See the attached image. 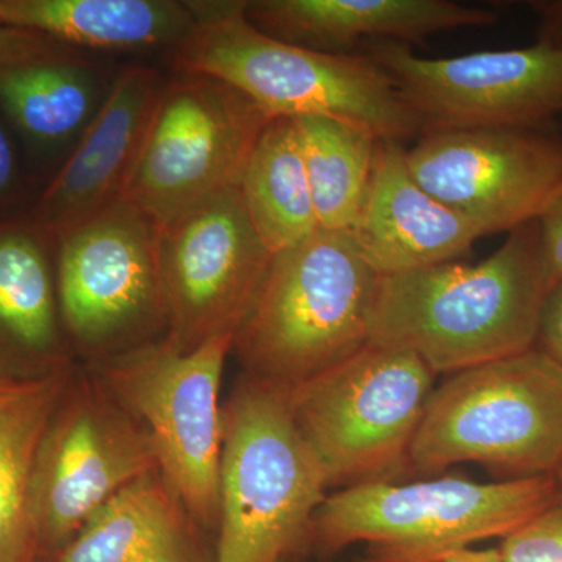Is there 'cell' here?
<instances>
[{
	"label": "cell",
	"mask_w": 562,
	"mask_h": 562,
	"mask_svg": "<svg viewBox=\"0 0 562 562\" xmlns=\"http://www.w3.org/2000/svg\"><path fill=\"white\" fill-rule=\"evenodd\" d=\"M14 384H16V382H13V380L2 379V376H0V397H2L3 394H7Z\"/></svg>",
	"instance_id": "4dcf8cb0"
},
{
	"label": "cell",
	"mask_w": 562,
	"mask_h": 562,
	"mask_svg": "<svg viewBox=\"0 0 562 562\" xmlns=\"http://www.w3.org/2000/svg\"><path fill=\"white\" fill-rule=\"evenodd\" d=\"M503 562H562V491L538 516L502 539Z\"/></svg>",
	"instance_id": "d4e9b609"
},
{
	"label": "cell",
	"mask_w": 562,
	"mask_h": 562,
	"mask_svg": "<svg viewBox=\"0 0 562 562\" xmlns=\"http://www.w3.org/2000/svg\"><path fill=\"white\" fill-rule=\"evenodd\" d=\"M435 376L412 351L371 342L288 390L292 416L328 487L390 482L406 471Z\"/></svg>",
	"instance_id": "52a82bcc"
},
{
	"label": "cell",
	"mask_w": 562,
	"mask_h": 562,
	"mask_svg": "<svg viewBox=\"0 0 562 562\" xmlns=\"http://www.w3.org/2000/svg\"><path fill=\"white\" fill-rule=\"evenodd\" d=\"M0 25H2V22H0Z\"/></svg>",
	"instance_id": "836d02e7"
},
{
	"label": "cell",
	"mask_w": 562,
	"mask_h": 562,
	"mask_svg": "<svg viewBox=\"0 0 562 562\" xmlns=\"http://www.w3.org/2000/svg\"><path fill=\"white\" fill-rule=\"evenodd\" d=\"M158 254L169 313L166 339L179 351L235 336L273 255L255 231L238 187L160 225Z\"/></svg>",
	"instance_id": "4fadbf2b"
},
{
	"label": "cell",
	"mask_w": 562,
	"mask_h": 562,
	"mask_svg": "<svg viewBox=\"0 0 562 562\" xmlns=\"http://www.w3.org/2000/svg\"><path fill=\"white\" fill-rule=\"evenodd\" d=\"M65 369L16 382L0 397V562H35L41 552L33 482L41 441L57 412Z\"/></svg>",
	"instance_id": "44dd1931"
},
{
	"label": "cell",
	"mask_w": 562,
	"mask_h": 562,
	"mask_svg": "<svg viewBox=\"0 0 562 562\" xmlns=\"http://www.w3.org/2000/svg\"><path fill=\"white\" fill-rule=\"evenodd\" d=\"M157 471L149 431L102 383L83 379L65 391L36 458L41 552H57L113 495Z\"/></svg>",
	"instance_id": "7c38bea8"
},
{
	"label": "cell",
	"mask_w": 562,
	"mask_h": 562,
	"mask_svg": "<svg viewBox=\"0 0 562 562\" xmlns=\"http://www.w3.org/2000/svg\"><path fill=\"white\" fill-rule=\"evenodd\" d=\"M281 562H291V558H288V560L281 561Z\"/></svg>",
	"instance_id": "d6a6232c"
},
{
	"label": "cell",
	"mask_w": 562,
	"mask_h": 562,
	"mask_svg": "<svg viewBox=\"0 0 562 562\" xmlns=\"http://www.w3.org/2000/svg\"><path fill=\"white\" fill-rule=\"evenodd\" d=\"M124 63L50 33L0 25V117L41 191L105 105Z\"/></svg>",
	"instance_id": "9a60e30c"
},
{
	"label": "cell",
	"mask_w": 562,
	"mask_h": 562,
	"mask_svg": "<svg viewBox=\"0 0 562 562\" xmlns=\"http://www.w3.org/2000/svg\"><path fill=\"white\" fill-rule=\"evenodd\" d=\"M40 192L20 144L0 117V222L31 213Z\"/></svg>",
	"instance_id": "484cf974"
},
{
	"label": "cell",
	"mask_w": 562,
	"mask_h": 562,
	"mask_svg": "<svg viewBox=\"0 0 562 562\" xmlns=\"http://www.w3.org/2000/svg\"><path fill=\"white\" fill-rule=\"evenodd\" d=\"M322 231L351 232L360 221L380 139L366 125L327 116L292 117Z\"/></svg>",
	"instance_id": "cb8c5ba5"
},
{
	"label": "cell",
	"mask_w": 562,
	"mask_h": 562,
	"mask_svg": "<svg viewBox=\"0 0 562 562\" xmlns=\"http://www.w3.org/2000/svg\"><path fill=\"white\" fill-rule=\"evenodd\" d=\"M406 162L428 194L484 236L538 221L562 184V144L538 131L424 133Z\"/></svg>",
	"instance_id": "5bb4252c"
},
{
	"label": "cell",
	"mask_w": 562,
	"mask_h": 562,
	"mask_svg": "<svg viewBox=\"0 0 562 562\" xmlns=\"http://www.w3.org/2000/svg\"><path fill=\"white\" fill-rule=\"evenodd\" d=\"M369 57L392 77L419 117L422 135L464 128L538 131L562 114V46L539 40L522 49L428 58L382 41Z\"/></svg>",
	"instance_id": "8fae6325"
},
{
	"label": "cell",
	"mask_w": 562,
	"mask_h": 562,
	"mask_svg": "<svg viewBox=\"0 0 562 562\" xmlns=\"http://www.w3.org/2000/svg\"><path fill=\"white\" fill-rule=\"evenodd\" d=\"M191 516L160 471L102 505L49 562H198Z\"/></svg>",
	"instance_id": "ffe728a7"
},
{
	"label": "cell",
	"mask_w": 562,
	"mask_h": 562,
	"mask_svg": "<svg viewBox=\"0 0 562 562\" xmlns=\"http://www.w3.org/2000/svg\"><path fill=\"white\" fill-rule=\"evenodd\" d=\"M554 475L501 483L464 476L379 482L328 495L314 514L308 547L321 554L368 543L362 562H435L519 530L560 494Z\"/></svg>",
	"instance_id": "5b68a950"
},
{
	"label": "cell",
	"mask_w": 562,
	"mask_h": 562,
	"mask_svg": "<svg viewBox=\"0 0 562 562\" xmlns=\"http://www.w3.org/2000/svg\"><path fill=\"white\" fill-rule=\"evenodd\" d=\"M221 420L216 562H281L302 552L328 483L288 390L244 373Z\"/></svg>",
	"instance_id": "277c9868"
},
{
	"label": "cell",
	"mask_w": 562,
	"mask_h": 562,
	"mask_svg": "<svg viewBox=\"0 0 562 562\" xmlns=\"http://www.w3.org/2000/svg\"><path fill=\"white\" fill-rule=\"evenodd\" d=\"M158 235L124 195L55 236L63 327L80 349L109 360L168 338Z\"/></svg>",
	"instance_id": "ba28073f"
},
{
	"label": "cell",
	"mask_w": 562,
	"mask_h": 562,
	"mask_svg": "<svg viewBox=\"0 0 562 562\" xmlns=\"http://www.w3.org/2000/svg\"><path fill=\"white\" fill-rule=\"evenodd\" d=\"M435 562H503V560L501 553H498V549H464L460 550V552L447 554V557Z\"/></svg>",
	"instance_id": "f546056e"
},
{
	"label": "cell",
	"mask_w": 562,
	"mask_h": 562,
	"mask_svg": "<svg viewBox=\"0 0 562 562\" xmlns=\"http://www.w3.org/2000/svg\"><path fill=\"white\" fill-rule=\"evenodd\" d=\"M549 292L538 221L528 222L476 265L382 276L371 342L412 351L435 375H452L536 347Z\"/></svg>",
	"instance_id": "6da1fadb"
},
{
	"label": "cell",
	"mask_w": 562,
	"mask_h": 562,
	"mask_svg": "<svg viewBox=\"0 0 562 562\" xmlns=\"http://www.w3.org/2000/svg\"><path fill=\"white\" fill-rule=\"evenodd\" d=\"M271 121L232 85L168 69L125 198L162 225L238 187L247 158Z\"/></svg>",
	"instance_id": "30bf717a"
},
{
	"label": "cell",
	"mask_w": 562,
	"mask_h": 562,
	"mask_svg": "<svg viewBox=\"0 0 562 562\" xmlns=\"http://www.w3.org/2000/svg\"><path fill=\"white\" fill-rule=\"evenodd\" d=\"M166 77L157 63L122 65L105 105L31 210L44 231L57 236L124 198Z\"/></svg>",
	"instance_id": "2e32d148"
},
{
	"label": "cell",
	"mask_w": 562,
	"mask_h": 562,
	"mask_svg": "<svg viewBox=\"0 0 562 562\" xmlns=\"http://www.w3.org/2000/svg\"><path fill=\"white\" fill-rule=\"evenodd\" d=\"M351 235L382 276L457 261L484 236L414 180L402 143L384 139L376 149L368 201Z\"/></svg>",
	"instance_id": "e0dca14e"
},
{
	"label": "cell",
	"mask_w": 562,
	"mask_h": 562,
	"mask_svg": "<svg viewBox=\"0 0 562 562\" xmlns=\"http://www.w3.org/2000/svg\"><path fill=\"white\" fill-rule=\"evenodd\" d=\"M233 336L192 351L168 339L109 358L106 391L149 431L161 475L195 524L220 522V390Z\"/></svg>",
	"instance_id": "9c48e42d"
},
{
	"label": "cell",
	"mask_w": 562,
	"mask_h": 562,
	"mask_svg": "<svg viewBox=\"0 0 562 562\" xmlns=\"http://www.w3.org/2000/svg\"><path fill=\"white\" fill-rule=\"evenodd\" d=\"M554 476H557V482L560 484V490L562 491V462L560 469H558L557 473H554Z\"/></svg>",
	"instance_id": "1f68e13d"
},
{
	"label": "cell",
	"mask_w": 562,
	"mask_h": 562,
	"mask_svg": "<svg viewBox=\"0 0 562 562\" xmlns=\"http://www.w3.org/2000/svg\"><path fill=\"white\" fill-rule=\"evenodd\" d=\"M536 347L562 366V281L547 294Z\"/></svg>",
	"instance_id": "83f0119b"
},
{
	"label": "cell",
	"mask_w": 562,
	"mask_h": 562,
	"mask_svg": "<svg viewBox=\"0 0 562 562\" xmlns=\"http://www.w3.org/2000/svg\"><path fill=\"white\" fill-rule=\"evenodd\" d=\"M244 205L272 254L317 231L301 133L292 117H273L255 143L238 183Z\"/></svg>",
	"instance_id": "603a6c76"
},
{
	"label": "cell",
	"mask_w": 562,
	"mask_h": 562,
	"mask_svg": "<svg viewBox=\"0 0 562 562\" xmlns=\"http://www.w3.org/2000/svg\"><path fill=\"white\" fill-rule=\"evenodd\" d=\"M382 273L351 232L317 231L272 255L232 351L244 373L292 390L371 344Z\"/></svg>",
	"instance_id": "3957f363"
},
{
	"label": "cell",
	"mask_w": 562,
	"mask_h": 562,
	"mask_svg": "<svg viewBox=\"0 0 562 562\" xmlns=\"http://www.w3.org/2000/svg\"><path fill=\"white\" fill-rule=\"evenodd\" d=\"M60 324L55 236L31 213L0 222V342L52 360Z\"/></svg>",
	"instance_id": "7402d4cb"
},
{
	"label": "cell",
	"mask_w": 562,
	"mask_h": 562,
	"mask_svg": "<svg viewBox=\"0 0 562 562\" xmlns=\"http://www.w3.org/2000/svg\"><path fill=\"white\" fill-rule=\"evenodd\" d=\"M476 462L516 479L562 462V366L532 347L454 372L435 387L406 471Z\"/></svg>",
	"instance_id": "8992f818"
},
{
	"label": "cell",
	"mask_w": 562,
	"mask_h": 562,
	"mask_svg": "<svg viewBox=\"0 0 562 562\" xmlns=\"http://www.w3.org/2000/svg\"><path fill=\"white\" fill-rule=\"evenodd\" d=\"M2 25L50 33L109 57H160L194 29L191 0H0Z\"/></svg>",
	"instance_id": "d6986e66"
},
{
	"label": "cell",
	"mask_w": 562,
	"mask_h": 562,
	"mask_svg": "<svg viewBox=\"0 0 562 562\" xmlns=\"http://www.w3.org/2000/svg\"><path fill=\"white\" fill-rule=\"evenodd\" d=\"M543 266L550 290L562 281V184L538 220Z\"/></svg>",
	"instance_id": "4316f807"
},
{
	"label": "cell",
	"mask_w": 562,
	"mask_h": 562,
	"mask_svg": "<svg viewBox=\"0 0 562 562\" xmlns=\"http://www.w3.org/2000/svg\"><path fill=\"white\" fill-rule=\"evenodd\" d=\"M194 29L165 63L232 85L272 117L357 122L384 140L422 133L395 81L369 55L328 54L272 38L244 13V0H191Z\"/></svg>",
	"instance_id": "7a4b0ae2"
},
{
	"label": "cell",
	"mask_w": 562,
	"mask_h": 562,
	"mask_svg": "<svg viewBox=\"0 0 562 562\" xmlns=\"http://www.w3.org/2000/svg\"><path fill=\"white\" fill-rule=\"evenodd\" d=\"M251 25L305 49L347 54L366 40L419 43L436 33L486 27L490 9L452 0H244Z\"/></svg>",
	"instance_id": "ac0fdd59"
},
{
	"label": "cell",
	"mask_w": 562,
	"mask_h": 562,
	"mask_svg": "<svg viewBox=\"0 0 562 562\" xmlns=\"http://www.w3.org/2000/svg\"><path fill=\"white\" fill-rule=\"evenodd\" d=\"M528 5L541 18V40L562 46V0H538Z\"/></svg>",
	"instance_id": "f1b7e54d"
}]
</instances>
